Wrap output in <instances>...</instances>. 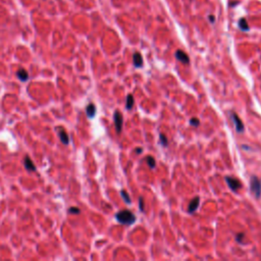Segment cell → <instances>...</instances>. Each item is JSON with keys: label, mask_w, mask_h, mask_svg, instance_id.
I'll return each instance as SVG.
<instances>
[{"label": "cell", "mask_w": 261, "mask_h": 261, "mask_svg": "<svg viewBox=\"0 0 261 261\" xmlns=\"http://www.w3.org/2000/svg\"><path fill=\"white\" fill-rule=\"evenodd\" d=\"M134 103H135V101H134V98H133V96L130 95L128 96V98H127V109H132L133 108V106H134Z\"/></svg>", "instance_id": "cell-15"}, {"label": "cell", "mask_w": 261, "mask_h": 261, "mask_svg": "<svg viewBox=\"0 0 261 261\" xmlns=\"http://www.w3.org/2000/svg\"><path fill=\"white\" fill-rule=\"evenodd\" d=\"M123 114H121L119 110H116L114 112V126H115V130H116L117 134H121V130H123Z\"/></svg>", "instance_id": "cell-3"}, {"label": "cell", "mask_w": 261, "mask_h": 261, "mask_svg": "<svg viewBox=\"0 0 261 261\" xmlns=\"http://www.w3.org/2000/svg\"><path fill=\"white\" fill-rule=\"evenodd\" d=\"M176 59L180 60L181 62H183V63H185V64H189V62H190L189 56L187 55V53H185L184 51H182V50H178V51L176 52Z\"/></svg>", "instance_id": "cell-6"}, {"label": "cell", "mask_w": 261, "mask_h": 261, "mask_svg": "<svg viewBox=\"0 0 261 261\" xmlns=\"http://www.w3.org/2000/svg\"><path fill=\"white\" fill-rule=\"evenodd\" d=\"M86 113H87L88 117H90V119H92V117L95 116V114H96V106L93 104V103H90V104L87 106V108H86Z\"/></svg>", "instance_id": "cell-12"}, {"label": "cell", "mask_w": 261, "mask_h": 261, "mask_svg": "<svg viewBox=\"0 0 261 261\" xmlns=\"http://www.w3.org/2000/svg\"><path fill=\"white\" fill-rule=\"evenodd\" d=\"M133 60H134V65L136 67H141L143 64V58L139 52H136L133 56Z\"/></svg>", "instance_id": "cell-11"}, {"label": "cell", "mask_w": 261, "mask_h": 261, "mask_svg": "<svg viewBox=\"0 0 261 261\" xmlns=\"http://www.w3.org/2000/svg\"><path fill=\"white\" fill-rule=\"evenodd\" d=\"M243 238H244V233H239V235L237 236V241L242 242L243 241Z\"/></svg>", "instance_id": "cell-21"}, {"label": "cell", "mask_w": 261, "mask_h": 261, "mask_svg": "<svg viewBox=\"0 0 261 261\" xmlns=\"http://www.w3.org/2000/svg\"><path fill=\"white\" fill-rule=\"evenodd\" d=\"M226 183H228L229 187L231 188V190L235 191V192L239 190L242 186L241 182H240L239 180H237V178H231V176H226Z\"/></svg>", "instance_id": "cell-4"}, {"label": "cell", "mask_w": 261, "mask_h": 261, "mask_svg": "<svg viewBox=\"0 0 261 261\" xmlns=\"http://www.w3.org/2000/svg\"><path fill=\"white\" fill-rule=\"evenodd\" d=\"M159 141H160V144L162 145L163 147H166L168 145V141H167V138H166L165 136H164L163 134H160L159 135Z\"/></svg>", "instance_id": "cell-17"}, {"label": "cell", "mask_w": 261, "mask_h": 261, "mask_svg": "<svg viewBox=\"0 0 261 261\" xmlns=\"http://www.w3.org/2000/svg\"><path fill=\"white\" fill-rule=\"evenodd\" d=\"M209 18H210V22H211V23H214V16H209Z\"/></svg>", "instance_id": "cell-22"}, {"label": "cell", "mask_w": 261, "mask_h": 261, "mask_svg": "<svg viewBox=\"0 0 261 261\" xmlns=\"http://www.w3.org/2000/svg\"><path fill=\"white\" fill-rule=\"evenodd\" d=\"M121 198L123 199V201H125L127 204H130V203H132V200H130L129 194H128V193L126 192L125 190H121Z\"/></svg>", "instance_id": "cell-14"}, {"label": "cell", "mask_w": 261, "mask_h": 261, "mask_svg": "<svg viewBox=\"0 0 261 261\" xmlns=\"http://www.w3.org/2000/svg\"><path fill=\"white\" fill-rule=\"evenodd\" d=\"M199 204H200V198L199 197H195L192 201L190 202L189 204V207H188V211L190 213H193L197 210V208L199 207Z\"/></svg>", "instance_id": "cell-8"}, {"label": "cell", "mask_w": 261, "mask_h": 261, "mask_svg": "<svg viewBox=\"0 0 261 261\" xmlns=\"http://www.w3.org/2000/svg\"><path fill=\"white\" fill-rule=\"evenodd\" d=\"M250 189L256 198H260L261 196V182L256 176H252L250 181Z\"/></svg>", "instance_id": "cell-2"}, {"label": "cell", "mask_w": 261, "mask_h": 261, "mask_svg": "<svg viewBox=\"0 0 261 261\" xmlns=\"http://www.w3.org/2000/svg\"><path fill=\"white\" fill-rule=\"evenodd\" d=\"M239 28L241 29L242 31H248L249 30V26H248L247 22H246L245 18H241L239 20Z\"/></svg>", "instance_id": "cell-13"}, {"label": "cell", "mask_w": 261, "mask_h": 261, "mask_svg": "<svg viewBox=\"0 0 261 261\" xmlns=\"http://www.w3.org/2000/svg\"><path fill=\"white\" fill-rule=\"evenodd\" d=\"M190 123L193 126V127H198V126H199V123H200V121H199V119H196V117H193V119H191Z\"/></svg>", "instance_id": "cell-18"}, {"label": "cell", "mask_w": 261, "mask_h": 261, "mask_svg": "<svg viewBox=\"0 0 261 261\" xmlns=\"http://www.w3.org/2000/svg\"><path fill=\"white\" fill-rule=\"evenodd\" d=\"M68 212L69 213H75V214H79L80 213V209L77 207H71L68 209Z\"/></svg>", "instance_id": "cell-19"}, {"label": "cell", "mask_w": 261, "mask_h": 261, "mask_svg": "<svg viewBox=\"0 0 261 261\" xmlns=\"http://www.w3.org/2000/svg\"><path fill=\"white\" fill-rule=\"evenodd\" d=\"M231 117H233V121L236 126V130H237V132L238 133L244 132V125H243V123H242L241 119H240L236 113H233V114H231Z\"/></svg>", "instance_id": "cell-5"}, {"label": "cell", "mask_w": 261, "mask_h": 261, "mask_svg": "<svg viewBox=\"0 0 261 261\" xmlns=\"http://www.w3.org/2000/svg\"><path fill=\"white\" fill-rule=\"evenodd\" d=\"M58 133V137H59L60 141H61L62 144L64 145H67L69 143V137L68 135H67V133L65 132V130L63 129H61V128H59L57 130Z\"/></svg>", "instance_id": "cell-7"}, {"label": "cell", "mask_w": 261, "mask_h": 261, "mask_svg": "<svg viewBox=\"0 0 261 261\" xmlns=\"http://www.w3.org/2000/svg\"><path fill=\"white\" fill-rule=\"evenodd\" d=\"M139 207H140V210L141 211H144V199H143L142 197H140V199H139Z\"/></svg>", "instance_id": "cell-20"}, {"label": "cell", "mask_w": 261, "mask_h": 261, "mask_svg": "<svg viewBox=\"0 0 261 261\" xmlns=\"http://www.w3.org/2000/svg\"><path fill=\"white\" fill-rule=\"evenodd\" d=\"M115 218H116V220L119 224H127V226H130V224H133L136 221L135 214H133L129 210H121V211L117 212L115 214Z\"/></svg>", "instance_id": "cell-1"}, {"label": "cell", "mask_w": 261, "mask_h": 261, "mask_svg": "<svg viewBox=\"0 0 261 261\" xmlns=\"http://www.w3.org/2000/svg\"><path fill=\"white\" fill-rule=\"evenodd\" d=\"M141 152H142V149H137V150H136V153H138V154H139V153H141Z\"/></svg>", "instance_id": "cell-23"}, {"label": "cell", "mask_w": 261, "mask_h": 261, "mask_svg": "<svg viewBox=\"0 0 261 261\" xmlns=\"http://www.w3.org/2000/svg\"><path fill=\"white\" fill-rule=\"evenodd\" d=\"M16 77L18 78V80L22 82H27L29 79V73L28 71L25 68H20L16 71Z\"/></svg>", "instance_id": "cell-9"}, {"label": "cell", "mask_w": 261, "mask_h": 261, "mask_svg": "<svg viewBox=\"0 0 261 261\" xmlns=\"http://www.w3.org/2000/svg\"><path fill=\"white\" fill-rule=\"evenodd\" d=\"M24 164H25V167H26L27 170L29 171H36V166L34 165L32 159L30 158L29 156H26L24 159Z\"/></svg>", "instance_id": "cell-10"}, {"label": "cell", "mask_w": 261, "mask_h": 261, "mask_svg": "<svg viewBox=\"0 0 261 261\" xmlns=\"http://www.w3.org/2000/svg\"><path fill=\"white\" fill-rule=\"evenodd\" d=\"M146 161H147V163H148L149 167H151V168H154V167H155V163H156V161H155L154 157H152V156H148V157H147V158H146Z\"/></svg>", "instance_id": "cell-16"}]
</instances>
